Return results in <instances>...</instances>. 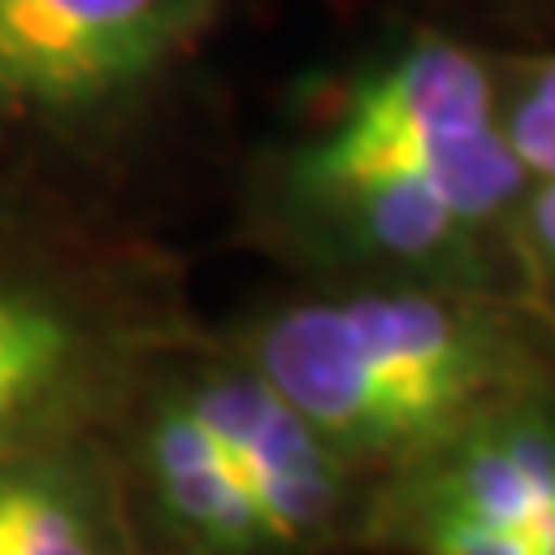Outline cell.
<instances>
[{
  "instance_id": "7",
  "label": "cell",
  "mask_w": 555,
  "mask_h": 555,
  "mask_svg": "<svg viewBox=\"0 0 555 555\" xmlns=\"http://www.w3.org/2000/svg\"><path fill=\"white\" fill-rule=\"evenodd\" d=\"M0 555H139L107 436L0 459Z\"/></svg>"
},
{
  "instance_id": "5",
  "label": "cell",
  "mask_w": 555,
  "mask_h": 555,
  "mask_svg": "<svg viewBox=\"0 0 555 555\" xmlns=\"http://www.w3.org/2000/svg\"><path fill=\"white\" fill-rule=\"evenodd\" d=\"M361 555H555V379L379 477Z\"/></svg>"
},
{
  "instance_id": "6",
  "label": "cell",
  "mask_w": 555,
  "mask_h": 555,
  "mask_svg": "<svg viewBox=\"0 0 555 555\" xmlns=\"http://www.w3.org/2000/svg\"><path fill=\"white\" fill-rule=\"evenodd\" d=\"M218 0H0V134L126 112L177 65Z\"/></svg>"
},
{
  "instance_id": "3",
  "label": "cell",
  "mask_w": 555,
  "mask_h": 555,
  "mask_svg": "<svg viewBox=\"0 0 555 555\" xmlns=\"http://www.w3.org/2000/svg\"><path fill=\"white\" fill-rule=\"evenodd\" d=\"M139 555H361L375 477L222 343H171L107 430Z\"/></svg>"
},
{
  "instance_id": "1",
  "label": "cell",
  "mask_w": 555,
  "mask_h": 555,
  "mask_svg": "<svg viewBox=\"0 0 555 555\" xmlns=\"http://www.w3.org/2000/svg\"><path fill=\"white\" fill-rule=\"evenodd\" d=\"M528 185L500 116V61L440 28L379 42L264 153L255 228L310 278L514 292Z\"/></svg>"
},
{
  "instance_id": "9",
  "label": "cell",
  "mask_w": 555,
  "mask_h": 555,
  "mask_svg": "<svg viewBox=\"0 0 555 555\" xmlns=\"http://www.w3.org/2000/svg\"><path fill=\"white\" fill-rule=\"evenodd\" d=\"M514 283L555 334V177H528L509 228Z\"/></svg>"
},
{
  "instance_id": "2",
  "label": "cell",
  "mask_w": 555,
  "mask_h": 555,
  "mask_svg": "<svg viewBox=\"0 0 555 555\" xmlns=\"http://www.w3.org/2000/svg\"><path fill=\"white\" fill-rule=\"evenodd\" d=\"M366 477L555 379V334L514 292L310 278L218 338Z\"/></svg>"
},
{
  "instance_id": "8",
  "label": "cell",
  "mask_w": 555,
  "mask_h": 555,
  "mask_svg": "<svg viewBox=\"0 0 555 555\" xmlns=\"http://www.w3.org/2000/svg\"><path fill=\"white\" fill-rule=\"evenodd\" d=\"M500 61V116L528 177H555V51Z\"/></svg>"
},
{
  "instance_id": "4",
  "label": "cell",
  "mask_w": 555,
  "mask_h": 555,
  "mask_svg": "<svg viewBox=\"0 0 555 555\" xmlns=\"http://www.w3.org/2000/svg\"><path fill=\"white\" fill-rule=\"evenodd\" d=\"M163 347L126 292L0 232V459L107 436Z\"/></svg>"
}]
</instances>
